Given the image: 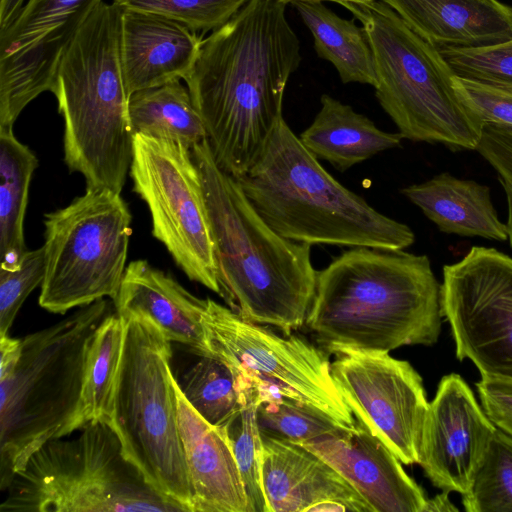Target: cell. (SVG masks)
I'll list each match as a JSON object with an SVG mask.
<instances>
[{
  "instance_id": "1",
  "label": "cell",
  "mask_w": 512,
  "mask_h": 512,
  "mask_svg": "<svg viewBox=\"0 0 512 512\" xmlns=\"http://www.w3.org/2000/svg\"><path fill=\"white\" fill-rule=\"evenodd\" d=\"M282 0H248L200 45L185 77L217 164L238 178L256 162L284 118L287 82L300 42Z\"/></svg>"
},
{
  "instance_id": "2",
  "label": "cell",
  "mask_w": 512,
  "mask_h": 512,
  "mask_svg": "<svg viewBox=\"0 0 512 512\" xmlns=\"http://www.w3.org/2000/svg\"><path fill=\"white\" fill-rule=\"evenodd\" d=\"M306 325L328 354L434 345L440 284L426 255L353 247L317 271Z\"/></svg>"
},
{
  "instance_id": "3",
  "label": "cell",
  "mask_w": 512,
  "mask_h": 512,
  "mask_svg": "<svg viewBox=\"0 0 512 512\" xmlns=\"http://www.w3.org/2000/svg\"><path fill=\"white\" fill-rule=\"evenodd\" d=\"M220 297L243 319L288 336L306 322L317 280L311 245L288 240L258 214L238 180L216 162L208 139L195 145Z\"/></svg>"
},
{
  "instance_id": "4",
  "label": "cell",
  "mask_w": 512,
  "mask_h": 512,
  "mask_svg": "<svg viewBox=\"0 0 512 512\" xmlns=\"http://www.w3.org/2000/svg\"><path fill=\"white\" fill-rule=\"evenodd\" d=\"M264 221L309 245L404 250L412 229L370 206L332 177L282 118L265 149L236 178Z\"/></svg>"
},
{
  "instance_id": "5",
  "label": "cell",
  "mask_w": 512,
  "mask_h": 512,
  "mask_svg": "<svg viewBox=\"0 0 512 512\" xmlns=\"http://www.w3.org/2000/svg\"><path fill=\"white\" fill-rule=\"evenodd\" d=\"M122 11L102 2L65 50L52 93L64 120V161L87 187L121 193L133 156L121 60Z\"/></svg>"
},
{
  "instance_id": "6",
  "label": "cell",
  "mask_w": 512,
  "mask_h": 512,
  "mask_svg": "<svg viewBox=\"0 0 512 512\" xmlns=\"http://www.w3.org/2000/svg\"><path fill=\"white\" fill-rule=\"evenodd\" d=\"M111 312L102 298L22 339L18 364L0 381L1 491L36 450L61 437L74 417L89 343Z\"/></svg>"
},
{
  "instance_id": "7",
  "label": "cell",
  "mask_w": 512,
  "mask_h": 512,
  "mask_svg": "<svg viewBox=\"0 0 512 512\" xmlns=\"http://www.w3.org/2000/svg\"><path fill=\"white\" fill-rule=\"evenodd\" d=\"M366 32L374 57L376 98L404 139L475 150L483 125L466 109L439 48L381 0L341 2Z\"/></svg>"
},
{
  "instance_id": "8",
  "label": "cell",
  "mask_w": 512,
  "mask_h": 512,
  "mask_svg": "<svg viewBox=\"0 0 512 512\" xmlns=\"http://www.w3.org/2000/svg\"><path fill=\"white\" fill-rule=\"evenodd\" d=\"M47 441L13 477L1 512H183L123 453L107 422ZM185 512V511H184Z\"/></svg>"
},
{
  "instance_id": "9",
  "label": "cell",
  "mask_w": 512,
  "mask_h": 512,
  "mask_svg": "<svg viewBox=\"0 0 512 512\" xmlns=\"http://www.w3.org/2000/svg\"><path fill=\"white\" fill-rule=\"evenodd\" d=\"M120 317L123 347L108 424L124 456L146 481L185 512H193L170 369L171 341L144 318Z\"/></svg>"
},
{
  "instance_id": "10",
  "label": "cell",
  "mask_w": 512,
  "mask_h": 512,
  "mask_svg": "<svg viewBox=\"0 0 512 512\" xmlns=\"http://www.w3.org/2000/svg\"><path fill=\"white\" fill-rule=\"evenodd\" d=\"M132 216L120 193L86 187L68 206L45 214V276L39 305L63 314L109 297L126 270Z\"/></svg>"
},
{
  "instance_id": "11",
  "label": "cell",
  "mask_w": 512,
  "mask_h": 512,
  "mask_svg": "<svg viewBox=\"0 0 512 512\" xmlns=\"http://www.w3.org/2000/svg\"><path fill=\"white\" fill-rule=\"evenodd\" d=\"M203 324L213 357L226 363L246 396L260 404L290 398L351 426L355 418L340 396L329 354L307 339L279 336L207 298Z\"/></svg>"
},
{
  "instance_id": "12",
  "label": "cell",
  "mask_w": 512,
  "mask_h": 512,
  "mask_svg": "<svg viewBox=\"0 0 512 512\" xmlns=\"http://www.w3.org/2000/svg\"><path fill=\"white\" fill-rule=\"evenodd\" d=\"M129 174L149 209L153 236L191 281L220 296L202 180L191 149L135 134Z\"/></svg>"
},
{
  "instance_id": "13",
  "label": "cell",
  "mask_w": 512,
  "mask_h": 512,
  "mask_svg": "<svg viewBox=\"0 0 512 512\" xmlns=\"http://www.w3.org/2000/svg\"><path fill=\"white\" fill-rule=\"evenodd\" d=\"M440 306L457 359L482 377L512 379V257L474 246L444 265Z\"/></svg>"
},
{
  "instance_id": "14",
  "label": "cell",
  "mask_w": 512,
  "mask_h": 512,
  "mask_svg": "<svg viewBox=\"0 0 512 512\" xmlns=\"http://www.w3.org/2000/svg\"><path fill=\"white\" fill-rule=\"evenodd\" d=\"M335 356L331 375L354 418L402 464H418L429 407L420 374L389 352L345 349Z\"/></svg>"
},
{
  "instance_id": "15",
  "label": "cell",
  "mask_w": 512,
  "mask_h": 512,
  "mask_svg": "<svg viewBox=\"0 0 512 512\" xmlns=\"http://www.w3.org/2000/svg\"><path fill=\"white\" fill-rule=\"evenodd\" d=\"M103 0H26L0 28V127L13 128L23 109L52 92L69 43Z\"/></svg>"
},
{
  "instance_id": "16",
  "label": "cell",
  "mask_w": 512,
  "mask_h": 512,
  "mask_svg": "<svg viewBox=\"0 0 512 512\" xmlns=\"http://www.w3.org/2000/svg\"><path fill=\"white\" fill-rule=\"evenodd\" d=\"M496 428L466 381L456 373L445 375L429 403L418 464L436 488L463 495Z\"/></svg>"
},
{
  "instance_id": "17",
  "label": "cell",
  "mask_w": 512,
  "mask_h": 512,
  "mask_svg": "<svg viewBox=\"0 0 512 512\" xmlns=\"http://www.w3.org/2000/svg\"><path fill=\"white\" fill-rule=\"evenodd\" d=\"M332 466L373 512H423L426 496L398 457L363 423L299 444Z\"/></svg>"
},
{
  "instance_id": "18",
  "label": "cell",
  "mask_w": 512,
  "mask_h": 512,
  "mask_svg": "<svg viewBox=\"0 0 512 512\" xmlns=\"http://www.w3.org/2000/svg\"><path fill=\"white\" fill-rule=\"evenodd\" d=\"M262 485L269 512H309L325 501L351 512H373L361 495L325 460L302 445L261 433Z\"/></svg>"
},
{
  "instance_id": "19",
  "label": "cell",
  "mask_w": 512,
  "mask_h": 512,
  "mask_svg": "<svg viewBox=\"0 0 512 512\" xmlns=\"http://www.w3.org/2000/svg\"><path fill=\"white\" fill-rule=\"evenodd\" d=\"M177 418L193 512H249L246 490L225 427L206 421L173 376Z\"/></svg>"
},
{
  "instance_id": "20",
  "label": "cell",
  "mask_w": 512,
  "mask_h": 512,
  "mask_svg": "<svg viewBox=\"0 0 512 512\" xmlns=\"http://www.w3.org/2000/svg\"><path fill=\"white\" fill-rule=\"evenodd\" d=\"M113 302L120 316L144 318L169 341L187 346L199 357H213L203 324L207 299L191 294L148 261L128 264Z\"/></svg>"
},
{
  "instance_id": "21",
  "label": "cell",
  "mask_w": 512,
  "mask_h": 512,
  "mask_svg": "<svg viewBox=\"0 0 512 512\" xmlns=\"http://www.w3.org/2000/svg\"><path fill=\"white\" fill-rule=\"evenodd\" d=\"M202 39L187 26L164 16L123 9L121 60L132 93L185 79Z\"/></svg>"
},
{
  "instance_id": "22",
  "label": "cell",
  "mask_w": 512,
  "mask_h": 512,
  "mask_svg": "<svg viewBox=\"0 0 512 512\" xmlns=\"http://www.w3.org/2000/svg\"><path fill=\"white\" fill-rule=\"evenodd\" d=\"M437 48L483 47L512 38V6L498 0H381Z\"/></svg>"
},
{
  "instance_id": "23",
  "label": "cell",
  "mask_w": 512,
  "mask_h": 512,
  "mask_svg": "<svg viewBox=\"0 0 512 512\" xmlns=\"http://www.w3.org/2000/svg\"><path fill=\"white\" fill-rule=\"evenodd\" d=\"M401 193L444 233L508 240L506 223L500 220L486 185L442 172Z\"/></svg>"
},
{
  "instance_id": "24",
  "label": "cell",
  "mask_w": 512,
  "mask_h": 512,
  "mask_svg": "<svg viewBox=\"0 0 512 512\" xmlns=\"http://www.w3.org/2000/svg\"><path fill=\"white\" fill-rule=\"evenodd\" d=\"M313 122L299 136L304 147L318 160L344 172L376 154L400 146L402 135L379 129L350 105L323 94Z\"/></svg>"
},
{
  "instance_id": "25",
  "label": "cell",
  "mask_w": 512,
  "mask_h": 512,
  "mask_svg": "<svg viewBox=\"0 0 512 512\" xmlns=\"http://www.w3.org/2000/svg\"><path fill=\"white\" fill-rule=\"evenodd\" d=\"M291 3L312 33L317 55L334 65L343 83L376 86L373 52L363 27L339 17L323 1Z\"/></svg>"
},
{
  "instance_id": "26",
  "label": "cell",
  "mask_w": 512,
  "mask_h": 512,
  "mask_svg": "<svg viewBox=\"0 0 512 512\" xmlns=\"http://www.w3.org/2000/svg\"><path fill=\"white\" fill-rule=\"evenodd\" d=\"M128 115L134 135L179 142L190 149L207 139L203 120L180 80L132 93Z\"/></svg>"
},
{
  "instance_id": "27",
  "label": "cell",
  "mask_w": 512,
  "mask_h": 512,
  "mask_svg": "<svg viewBox=\"0 0 512 512\" xmlns=\"http://www.w3.org/2000/svg\"><path fill=\"white\" fill-rule=\"evenodd\" d=\"M122 347L123 321L114 311L99 324L89 343L79 406L60 438L91 423H108Z\"/></svg>"
},
{
  "instance_id": "28",
  "label": "cell",
  "mask_w": 512,
  "mask_h": 512,
  "mask_svg": "<svg viewBox=\"0 0 512 512\" xmlns=\"http://www.w3.org/2000/svg\"><path fill=\"white\" fill-rule=\"evenodd\" d=\"M37 166V157L15 137L13 128L0 127L1 267L17 266L26 251L24 218L29 186Z\"/></svg>"
},
{
  "instance_id": "29",
  "label": "cell",
  "mask_w": 512,
  "mask_h": 512,
  "mask_svg": "<svg viewBox=\"0 0 512 512\" xmlns=\"http://www.w3.org/2000/svg\"><path fill=\"white\" fill-rule=\"evenodd\" d=\"M176 379L188 402L216 427L227 425L247 402L233 371L216 357L201 356Z\"/></svg>"
},
{
  "instance_id": "30",
  "label": "cell",
  "mask_w": 512,
  "mask_h": 512,
  "mask_svg": "<svg viewBox=\"0 0 512 512\" xmlns=\"http://www.w3.org/2000/svg\"><path fill=\"white\" fill-rule=\"evenodd\" d=\"M466 512H512V437L496 428L470 489Z\"/></svg>"
},
{
  "instance_id": "31",
  "label": "cell",
  "mask_w": 512,
  "mask_h": 512,
  "mask_svg": "<svg viewBox=\"0 0 512 512\" xmlns=\"http://www.w3.org/2000/svg\"><path fill=\"white\" fill-rule=\"evenodd\" d=\"M256 418L261 433L295 444L350 427L316 408L290 398L262 402L257 408Z\"/></svg>"
},
{
  "instance_id": "32",
  "label": "cell",
  "mask_w": 512,
  "mask_h": 512,
  "mask_svg": "<svg viewBox=\"0 0 512 512\" xmlns=\"http://www.w3.org/2000/svg\"><path fill=\"white\" fill-rule=\"evenodd\" d=\"M260 402L247 397L238 415L225 425L248 498L249 512H269L262 485V437L257 423Z\"/></svg>"
},
{
  "instance_id": "33",
  "label": "cell",
  "mask_w": 512,
  "mask_h": 512,
  "mask_svg": "<svg viewBox=\"0 0 512 512\" xmlns=\"http://www.w3.org/2000/svg\"><path fill=\"white\" fill-rule=\"evenodd\" d=\"M248 0H114L122 9L152 13L191 30L210 31L228 22Z\"/></svg>"
},
{
  "instance_id": "34",
  "label": "cell",
  "mask_w": 512,
  "mask_h": 512,
  "mask_svg": "<svg viewBox=\"0 0 512 512\" xmlns=\"http://www.w3.org/2000/svg\"><path fill=\"white\" fill-rule=\"evenodd\" d=\"M439 50L455 75L512 91V38L483 47Z\"/></svg>"
},
{
  "instance_id": "35",
  "label": "cell",
  "mask_w": 512,
  "mask_h": 512,
  "mask_svg": "<svg viewBox=\"0 0 512 512\" xmlns=\"http://www.w3.org/2000/svg\"><path fill=\"white\" fill-rule=\"evenodd\" d=\"M44 246L26 250L17 266H0V335L8 334L15 317L28 297L45 276Z\"/></svg>"
},
{
  "instance_id": "36",
  "label": "cell",
  "mask_w": 512,
  "mask_h": 512,
  "mask_svg": "<svg viewBox=\"0 0 512 512\" xmlns=\"http://www.w3.org/2000/svg\"><path fill=\"white\" fill-rule=\"evenodd\" d=\"M452 83L462 104L483 127L512 128V91L455 74Z\"/></svg>"
},
{
  "instance_id": "37",
  "label": "cell",
  "mask_w": 512,
  "mask_h": 512,
  "mask_svg": "<svg viewBox=\"0 0 512 512\" xmlns=\"http://www.w3.org/2000/svg\"><path fill=\"white\" fill-rule=\"evenodd\" d=\"M497 172L507 199V230L512 249V128L484 125L475 149Z\"/></svg>"
},
{
  "instance_id": "38",
  "label": "cell",
  "mask_w": 512,
  "mask_h": 512,
  "mask_svg": "<svg viewBox=\"0 0 512 512\" xmlns=\"http://www.w3.org/2000/svg\"><path fill=\"white\" fill-rule=\"evenodd\" d=\"M476 389L488 418L512 437V379L481 376Z\"/></svg>"
},
{
  "instance_id": "39",
  "label": "cell",
  "mask_w": 512,
  "mask_h": 512,
  "mask_svg": "<svg viewBox=\"0 0 512 512\" xmlns=\"http://www.w3.org/2000/svg\"><path fill=\"white\" fill-rule=\"evenodd\" d=\"M22 353V339L0 335V381L13 373Z\"/></svg>"
},
{
  "instance_id": "40",
  "label": "cell",
  "mask_w": 512,
  "mask_h": 512,
  "mask_svg": "<svg viewBox=\"0 0 512 512\" xmlns=\"http://www.w3.org/2000/svg\"><path fill=\"white\" fill-rule=\"evenodd\" d=\"M448 491H442L435 497L426 500L423 512H458L459 509L452 503Z\"/></svg>"
},
{
  "instance_id": "41",
  "label": "cell",
  "mask_w": 512,
  "mask_h": 512,
  "mask_svg": "<svg viewBox=\"0 0 512 512\" xmlns=\"http://www.w3.org/2000/svg\"><path fill=\"white\" fill-rule=\"evenodd\" d=\"M26 0L0 1V28L7 25L21 9Z\"/></svg>"
},
{
  "instance_id": "42",
  "label": "cell",
  "mask_w": 512,
  "mask_h": 512,
  "mask_svg": "<svg viewBox=\"0 0 512 512\" xmlns=\"http://www.w3.org/2000/svg\"><path fill=\"white\" fill-rule=\"evenodd\" d=\"M286 3L288 2H293L295 0H282ZM320 1H330V2H336V3H341V2H366V1H372V0H320Z\"/></svg>"
}]
</instances>
